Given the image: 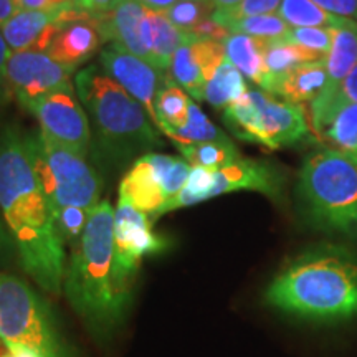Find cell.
<instances>
[{"label":"cell","mask_w":357,"mask_h":357,"mask_svg":"<svg viewBox=\"0 0 357 357\" xmlns=\"http://www.w3.org/2000/svg\"><path fill=\"white\" fill-rule=\"evenodd\" d=\"M101 66L116 83L121 84L126 91L136 100L158 129L155 119V96L162 84L160 71L149 65L142 58L129 53L121 45L111 43L101 52Z\"/></svg>","instance_id":"9a60e30c"},{"label":"cell","mask_w":357,"mask_h":357,"mask_svg":"<svg viewBox=\"0 0 357 357\" xmlns=\"http://www.w3.org/2000/svg\"><path fill=\"white\" fill-rule=\"evenodd\" d=\"M283 172L273 164L263 160L240 158L234 164L218 171L192 167L189 181L181 194L169 200L155 217L236 190L260 192L271 200H280L283 195Z\"/></svg>","instance_id":"9c48e42d"},{"label":"cell","mask_w":357,"mask_h":357,"mask_svg":"<svg viewBox=\"0 0 357 357\" xmlns=\"http://www.w3.org/2000/svg\"><path fill=\"white\" fill-rule=\"evenodd\" d=\"M70 3H75V0H15L19 10H50Z\"/></svg>","instance_id":"f35d334b"},{"label":"cell","mask_w":357,"mask_h":357,"mask_svg":"<svg viewBox=\"0 0 357 357\" xmlns=\"http://www.w3.org/2000/svg\"><path fill=\"white\" fill-rule=\"evenodd\" d=\"M225 48L215 40H190L176 52L171 78L194 100H204V89L215 70L225 61Z\"/></svg>","instance_id":"2e32d148"},{"label":"cell","mask_w":357,"mask_h":357,"mask_svg":"<svg viewBox=\"0 0 357 357\" xmlns=\"http://www.w3.org/2000/svg\"><path fill=\"white\" fill-rule=\"evenodd\" d=\"M263 300L301 323L334 326L357 319V253L339 243L312 245L280 268Z\"/></svg>","instance_id":"7a4b0ae2"},{"label":"cell","mask_w":357,"mask_h":357,"mask_svg":"<svg viewBox=\"0 0 357 357\" xmlns=\"http://www.w3.org/2000/svg\"><path fill=\"white\" fill-rule=\"evenodd\" d=\"M91 212L79 207H65L60 208V211L55 213L58 231L63 236L65 243L75 245L79 238H82L84 227H86Z\"/></svg>","instance_id":"836d02e7"},{"label":"cell","mask_w":357,"mask_h":357,"mask_svg":"<svg viewBox=\"0 0 357 357\" xmlns=\"http://www.w3.org/2000/svg\"><path fill=\"white\" fill-rule=\"evenodd\" d=\"M113 235L116 265L124 278L131 281L136 278L144 257L166 248V240L155 234L151 217L119 200L114 208Z\"/></svg>","instance_id":"5bb4252c"},{"label":"cell","mask_w":357,"mask_h":357,"mask_svg":"<svg viewBox=\"0 0 357 357\" xmlns=\"http://www.w3.org/2000/svg\"><path fill=\"white\" fill-rule=\"evenodd\" d=\"M91 19L77 3L50 10H17L12 19L0 26V32L10 52L47 53L66 22Z\"/></svg>","instance_id":"4fadbf2b"},{"label":"cell","mask_w":357,"mask_h":357,"mask_svg":"<svg viewBox=\"0 0 357 357\" xmlns=\"http://www.w3.org/2000/svg\"><path fill=\"white\" fill-rule=\"evenodd\" d=\"M75 84L50 93L35 102L29 111L40 124V131L77 153L86 155L91 147V131Z\"/></svg>","instance_id":"7c38bea8"},{"label":"cell","mask_w":357,"mask_h":357,"mask_svg":"<svg viewBox=\"0 0 357 357\" xmlns=\"http://www.w3.org/2000/svg\"><path fill=\"white\" fill-rule=\"evenodd\" d=\"M190 101L187 93L171 77L164 79L154 102L159 131L169 137L172 132L184 128L189 116Z\"/></svg>","instance_id":"cb8c5ba5"},{"label":"cell","mask_w":357,"mask_h":357,"mask_svg":"<svg viewBox=\"0 0 357 357\" xmlns=\"http://www.w3.org/2000/svg\"><path fill=\"white\" fill-rule=\"evenodd\" d=\"M40 185L50 200L53 213L65 207L91 212L101 202V178L86 155L53 141L40 131L26 134Z\"/></svg>","instance_id":"52a82bcc"},{"label":"cell","mask_w":357,"mask_h":357,"mask_svg":"<svg viewBox=\"0 0 357 357\" xmlns=\"http://www.w3.org/2000/svg\"><path fill=\"white\" fill-rule=\"evenodd\" d=\"M147 7L136 0H116L114 7L102 15L95 17V24L102 40H114L129 53L147 61V52L142 43L141 26Z\"/></svg>","instance_id":"e0dca14e"},{"label":"cell","mask_w":357,"mask_h":357,"mask_svg":"<svg viewBox=\"0 0 357 357\" xmlns=\"http://www.w3.org/2000/svg\"><path fill=\"white\" fill-rule=\"evenodd\" d=\"M19 8L15 6V0H0V26L8 19H12L13 13H15Z\"/></svg>","instance_id":"60d3db41"},{"label":"cell","mask_w":357,"mask_h":357,"mask_svg":"<svg viewBox=\"0 0 357 357\" xmlns=\"http://www.w3.org/2000/svg\"><path fill=\"white\" fill-rule=\"evenodd\" d=\"M207 2H211V0H207Z\"/></svg>","instance_id":"f6af8a7d"},{"label":"cell","mask_w":357,"mask_h":357,"mask_svg":"<svg viewBox=\"0 0 357 357\" xmlns=\"http://www.w3.org/2000/svg\"><path fill=\"white\" fill-rule=\"evenodd\" d=\"M101 40L102 37L93 19L66 22L53 38L47 53L60 65L75 71L95 55Z\"/></svg>","instance_id":"d6986e66"},{"label":"cell","mask_w":357,"mask_h":357,"mask_svg":"<svg viewBox=\"0 0 357 357\" xmlns=\"http://www.w3.org/2000/svg\"><path fill=\"white\" fill-rule=\"evenodd\" d=\"M276 13L291 29H341L354 24V20L324 10L312 0H281Z\"/></svg>","instance_id":"d4e9b609"},{"label":"cell","mask_w":357,"mask_h":357,"mask_svg":"<svg viewBox=\"0 0 357 357\" xmlns=\"http://www.w3.org/2000/svg\"><path fill=\"white\" fill-rule=\"evenodd\" d=\"M8 55H10V50H8L6 40L2 37V32H0V111L6 108L13 98L10 86H8V79H7Z\"/></svg>","instance_id":"d590c367"},{"label":"cell","mask_w":357,"mask_h":357,"mask_svg":"<svg viewBox=\"0 0 357 357\" xmlns=\"http://www.w3.org/2000/svg\"><path fill=\"white\" fill-rule=\"evenodd\" d=\"M190 166L182 158L149 153L132 162L119 182V202L155 218L169 200L177 197L190 176Z\"/></svg>","instance_id":"30bf717a"},{"label":"cell","mask_w":357,"mask_h":357,"mask_svg":"<svg viewBox=\"0 0 357 357\" xmlns=\"http://www.w3.org/2000/svg\"><path fill=\"white\" fill-rule=\"evenodd\" d=\"M142 43L147 52V63L159 71L171 68L172 58L182 45L189 43L194 37L177 29L166 13L147 8L141 26Z\"/></svg>","instance_id":"ac0fdd59"},{"label":"cell","mask_w":357,"mask_h":357,"mask_svg":"<svg viewBox=\"0 0 357 357\" xmlns=\"http://www.w3.org/2000/svg\"><path fill=\"white\" fill-rule=\"evenodd\" d=\"M318 137L329 146V149L339 151L357 160V105L339 108Z\"/></svg>","instance_id":"4316f807"},{"label":"cell","mask_w":357,"mask_h":357,"mask_svg":"<svg viewBox=\"0 0 357 357\" xmlns=\"http://www.w3.org/2000/svg\"><path fill=\"white\" fill-rule=\"evenodd\" d=\"M230 33L248 35V37L263 38V40H280L287 38L291 30L278 13H266V15L247 17V19L231 22L225 26Z\"/></svg>","instance_id":"f546056e"},{"label":"cell","mask_w":357,"mask_h":357,"mask_svg":"<svg viewBox=\"0 0 357 357\" xmlns=\"http://www.w3.org/2000/svg\"><path fill=\"white\" fill-rule=\"evenodd\" d=\"M0 357H17V356H13V354H10V352H3V354H0Z\"/></svg>","instance_id":"ee69618b"},{"label":"cell","mask_w":357,"mask_h":357,"mask_svg":"<svg viewBox=\"0 0 357 357\" xmlns=\"http://www.w3.org/2000/svg\"><path fill=\"white\" fill-rule=\"evenodd\" d=\"M281 0H240L234 7L225 10H213L212 19L218 25L227 26L231 22L247 19V17L266 15V13H276L280 8Z\"/></svg>","instance_id":"d6a6232c"},{"label":"cell","mask_w":357,"mask_h":357,"mask_svg":"<svg viewBox=\"0 0 357 357\" xmlns=\"http://www.w3.org/2000/svg\"><path fill=\"white\" fill-rule=\"evenodd\" d=\"M15 260H19L15 243H13L10 231L7 229V223L3 220L2 211H0V265L7 266Z\"/></svg>","instance_id":"74e56055"},{"label":"cell","mask_w":357,"mask_h":357,"mask_svg":"<svg viewBox=\"0 0 357 357\" xmlns=\"http://www.w3.org/2000/svg\"><path fill=\"white\" fill-rule=\"evenodd\" d=\"M268 40L248 37V35L230 33L223 42L227 60L243 77L252 79L261 88L265 79V48Z\"/></svg>","instance_id":"603a6c76"},{"label":"cell","mask_w":357,"mask_h":357,"mask_svg":"<svg viewBox=\"0 0 357 357\" xmlns=\"http://www.w3.org/2000/svg\"><path fill=\"white\" fill-rule=\"evenodd\" d=\"M169 139L176 142L177 147H184L204 144V142L227 141L229 137H227V134L223 132L220 128H217L215 124L204 114V111L199 108L197 102L190 101L187 123L184 124V128L172 132L171 136H169Z\"/></svg>","instance_id":"f1b7e54d"},{"label":"cell","mask_w":357,"mask_h":357,"mask_svg":"<svg viewBox=\"0 0 357 357\" xmlns=\"http://www.w3.org/2000/svg\"><path fill=\"white\" fill-rule=\"evenodd\" d=\"M326 58L328 56L307 50L287 38L268 40L265 48V79L261 84L263 91L270 93L271 88L296 66L326 61Z\"/></svg>","instance_id":"44dd1931"},{"label":"cell","mask_w":357,"mask_h":357,"mask_svg":"<svg viewBox=\"0 0 357 357\" xmlns=\"http://www.w3.org/2000/svg\"><path fill=\"white\" fill-rule=\"evenodd\" d=\"M312 2L334 15L357 22V0H312Z\"/></svg>","instance_id":"8d00e7d4"},{"label":"cell","mask_w":357,"mask_h":357,"mask_svg":"<svg viewBox=\"0 0 357 357\" xmlns=\"http://www.w3.org/2000/svg\"><path fill=\"white\" fill-rule=\"evenodd\" d=\"M357 65V22L354 24L333 29V47L326 58L328 82L321 95L311 101V113L324 108L334 95L339 91L341 84Z\"/></svg>","instance_id":"ffe728a7"},{"label":"cell","mask_w":357,"mask_h":357,"mask_svg":"<svg viewBox=\"0 0 357 357\" xmlns=\"http://www.w3.org/2000/svg\"><path fill=\"white\" fill-rule=\"evenodd\" d=\"M212 6L215 7V10H225V8L234 7L235 3H238L240 0H211Z\"/></svg>","instance_id":"7bdbcfd3"},{"label":"cell","mask_w":357,"mask_h":357,"mask_svg":"<svg viewBox=\"0 0 357 357\" xmlns=\"http://www.w3.org/2000/svg\"><path fill=\"white\" fill-rule=\"evenodd\" d=\"M287 40L328 56L333 47V29H291Z\"/></svg>","instance_id":"e575fe53"},{"label":"cell","mask_w":357,"mask_h":357,"mask_svg":"<svg viewBox=\"0 0 357 357\" xmlns=\"http://www.w3.org/2000/svg\"><path fill=\"white\" fill-rule=\"evenodd\" d=\"M73 73L48 53L10 52L7 60V79L12 96L26 111L50 93L71 86Z\"/></svg>","instance_id":"8fae6325"},{"label":"cell","mask_w":357,"mask_h":357,"mask_svg":"<svg viewBox=\"0 0 357 357\" xmlns=\"http://www.w3.org/2000/svg\"><path fill=\"white\" fill-rule=\"evenodd\" d=\"M328 82L326 61L305 63L293 68L271 88L270 95L281 96L284 101L301 105L312 101L321 95Z\"/></svg>","instance_id":"7402d4cb"},{"label":"cell","mask_w":357,"mask_h":357,"mask_svg":"<svg viewBox=\"0 0 357 357\" xmlns=\"http://www.w3.org/2000/svg\"><path fill=\"white\" fill-rule=\"evenodd\" d=\"M75 91L88 116L93 158L101 169L121 171L132 159L162 144L142 105L100 65L75 75Z\"/></svg>","instance_id":"277c9868"},{"label":"cell","mask_w":357,"mask_h":357,"mask_svg":"<svg viewBox=\"0 0 357 357\" xmlns=\"http://www.w3.org/2000/svg\"><path fill=\"white\" fill-rule=\"evenodd\" d=\"M243 75L225 58L204 89V100L215 109H227L247 93Z\"/></svg>","instance_id":"484cf974"},{"label":"cell","mask_w":357,"mask_h":357,"mask_svg":"<svg viewBox=\"0 0 357 357\" xmlns=\"http://www.w3.org/2000/svg\"><path fill=\"white\" fill-rule=\"evenodd\" d=\"M223 123L238 139L281 149L310 134V123L301 105L276 100L260 89L247 93L223 109Z\"/></svg>","instance_id":"ba28073f"},{"label":"cell","mask_w":357,"mask_h":357,"mask_svg":"<svg viewBox=\"0 0 357 357\" xmlns=\"http://www.w3.org/2000/svg\"><path fill=\"white\" fill-rule=\"evenodd\" d=\"M178 151H181L182 159L190 167H202L208 169V171H218V169L230 166L242 158L230 139L204 142V144L197 146H184L178 147Z\"/></svg>","instance_id":"83f0119b"},{"label":"cell","mask_w":357,"mask_h":357,"mask_svg":"<svg viewBox=\"0 0 357 357\" xmlns=\"http://www.w3.org/2000/svg\"><path fill=\"white\" fill-rule=\"evenodd\" d=\"M0 211L25 273L43 291L60 294L65 240L35 172L29 137L12 124L0 129Z\"/></svg>","instance_id":"6da1fadb"},{"label":"cell","mask_w":357,"mask_h":357,"mask_svg":"<svg viewBox=\"0 0 357 357\" xmlns=\"http://www.w3.org/2000/svg\"><path fill=\"white\" fill-rule=\"evenodd\" d=\"M0 342L17 357H73L48 303L10 273H0Z\"/></svg>","instance_id":"8992f818"},{"label":"cell","mask_w":357,"mask_h":357,"mask_svg":"<svg viewBox=\"0 0 357 357\" xmlns=\"http://www.w3.org/2000/svg\"><path fill=\"white\" fill-rule=\"evenodd\" d=\"M213 10H215V7L207 0H178L164 13L177 29L189 33L200 22L211 19Z\"/></svg>","instance_id":"1f68e13d"},{"label":"cell","mask_w":357,"mask_h":357,"mask_svg":"<svg viewBox=\"0 0 357 357\" xmlns=\"http://www.w3.org/2000/svg\"><path fill=\"white\" fill-rule=\"evenodd\" d=\"M136 2L142 3V6L151 8V10L166 12L167 8H171L174 6V3H177L178 0H136Z\"/></svg>","instance_id":"b9f144b4"},{"label":"cell","mask_w":357,"mask_h":357,"mask_svg":"<svg viewBox=\"0 0 357 357\" xmlns=\"http://www.w3.org/2000/svg\"><path fill=\"white\" fill-rule=\"evenodd\" d=\"M300 212L311 229L357 240V160L324 149L305 159L296 187Z\"/></svg>","instance_id":"5b68a950"},{"label":"cell","mask_w":357,"mask_h":357,"mask_svg":"<svg viewBox=\"0 0 357 357\" xmlns=\"http://www.w3.org/2000/svg\"><path fill=\"white\" fill-rule=\"evenodd\" d=\"M346 105H357V65L351 70V73L347 75V78L342 82L339 91L334 95V98L324 108L318 111H312L311 113V128L316 134L324 131L328 123L331 121V118L336 114L339 108Z\"/></svg>","instance_id":"4dcf8cb0"},{"label":"cell","mask_w":357,"mask_h":357,"mask_svg":"<svg viewBox=\"0 0 357 357\" xmlns=\"http://www.w3.org/2000/svg\"><path fill=\"white\" fill-rule=\"evenodd\" d=\"M114 208L101 200L66 265L63 293L96 339H105L126 318L134 281L124 278L114 255Z\"/></svg>","instance_id":"3957f363"},{"label":"cell","mask_w":357,"mask_h":357,"mask_svg":"<svg viewBox=\"0 0 357 357\" xmlns=\"http://www.w3.org/2000/svg\"><path fill=\"white\" fill-rule=\"evenodd\" d=\"M75 3L95 19L98 15L109 12L114 7L116 0H75Z\"/></svg>","instance_id":"ab89813d"}]
</instances>
